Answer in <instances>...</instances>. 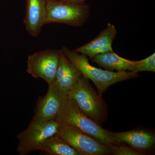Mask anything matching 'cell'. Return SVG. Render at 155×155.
I'll return each mask as SVG.
<instances>
[{
  "label": "cell",
  "instance_id": "obj_1",
  "mask_svg": "<svg viewBox=\"0 0 155 155\" xmlns=\"http://www.w3.org/2000/svg\"><path fill=\"white\" fill-rule=\"evenodd\" d=\"M64 54L79 70L84 77L90 79L97 89V93L102 97L107 89L114 84L138 77V73L133 72H112L96 68L89 63L87 56L75 52L66 46L61 49Z\"/></svg>",
  "mask_w": 155,
  "mask_h": 155
},
{
  "label": "cell",
  "instance_id": "obj_2",
  "mask_svg": "<svg viewBox=\"0 0 155 155\" xmlns=\"http://www.w3.org/2000/svg\"><path fill=\"white\" fill-rule=\"evenodd\" d=\"M67 97L75 101L84 114L101 126L107 119V104L83 75Z\"/></svg>",
  "mask_w": 155,
  "mask_h": 155
},
{
  "label": "cell",
  "instance_id": "obj_3",
  "mask_svg": "<svg viewBox=\"0 0 155 155\" xmlns=\"http://www.w3.org/2000/svg\"><path fill=\"white\" fill-rule=\"evenodd\" d=\"M55 120L77 128L105 145L113 143L108 130L84 114L75 101L67 97L63 101Z\"/></svg>",
  "mask_w": 155,
  "mask_h": 155
},
{
  "label": "cell",
  "instance_id": "obj_4",
  "mask_svg": "<svg viewBox=\"0 0 155 155\" xmlns=\"http://www.w3.org/2000/svg\"><path fill=\"white\" fill-rule=\"evenodd\" d=\"M90 14L89 7L84 3L72 5L63 2L60 0H47L44 25L58 23L79 27L87 21Z\"/></svg>",
  "mask_w": 155,
  "mask_h": 155
},
{
  "label": "cell",
  "instance_id": "obj_5",
  "mask_svg": "<svg viewBox=\"0 0 155 155\" xmlns=\"http://www.w3.org/2000/svg\"><path fill=\"white\" fill-rule=\"evenodd\" d=\"M60 125L56 120L41 122L31 120L26 129L17 136L19 140L17 152L25 155L38 150L46 140L57 133Z\"/></svg>",
  "mask_w": 155,
  "mask_h": 155
},
{
  "label": "cell",
  "instance_id": "obj_6",
  "mask_svg": "<svg viewBox=\"0 0 155 155\" xmlns=\"http://www.w3.org/2000/svg\"><path fill=\"white\" fill-rule=\"evenodd\" d=\"M80 155H106L111 153L105 145L72 126L61 124L56 134Z\"/></svg>",
  "mask_w": 155,
  "mask_h": 155
},
{
  "label": "cell",
  "instance_id": "obj_7",
  "mask_svg": "<svg viewBox=\"0 0 155 155\" xmlns=\"http://www.w3.org/2000/svg\"><path fill=\"white\" fill-rule=\"evenodd\" d=\"M60 50L49 49L39 51L28 56L27 72L35 78L44 80L48 85L55 80Z\"/></svg>",
  "mask_w": 155,
  "mask_h": 155
},
{
  "label": "cell",
  "instance_id": "obj_8",
  "mask_svg": "<svg viewBox=\"0 0 155 155\" xmlns=\"http://www.w3.org/2000/svg\"><path fill=\"white\" fill-rule=\"evenodd\" d=\"M46 94L39 97L32 121L41 122L55 120L63 101L67 96L59 91L54 83L48 85Z\"/></svg>",
  "mask_w": 155,
  "mask_h": 155
},
{
  "label": "cell",
  "instance_id": "obj_9",
  "mask_svg": "<svg viewBox=\"0 0 155 155\" xmlns=\"http://www.w3.org/2000/svg\"><path fill=\"white\" fill-rule=\"evenodd\" d=\"M117 33L115 26L108 23L106 28L96 38L72 51L85 55L91 59L99 54L114 51L112 44Z\"/></svg>",
  "mask_w": 155,
  "mask_h": 155
},
{
  "label": "cell",
  "instance_id": "obj_10",
  "mask_svg": "<svg viewBox=\"0 0 155 155\" xmlns=\"http://www.w3.org/2000/svg\"><path fill=\"white\" fill-rule=\"evenodd\" d=\"M47 0H26L23 23L25 29L33 37L38 36L44 25Z\"/></svg>",
  "mask_w": 155,
  "mask_h": 155
},
{
  "label": "cell",
  "instance_id": "obj_11",
  "mask_svg": "<svg viewBox=\"0 0 155 155\" xmlns=\"http://www.w3.org/2000/svg\"><path fill=\"white\" fill-rule=\"evenodd\" d=\"M108 133L113 143H126L138 149H148L155 144L154 136L144 130H130L117 133L108 130Z\"/></svg>",
  "mask_w": 155,
  "mask_h": 155
},
{
  "label": "cell",
  "instance_id": "obj_12",
  "mask_svg": "<svg viewBox=\"0 0 155 155\" xmlns=\"http://www.w3.org/2000/svg\"><path fill=\"white\" fill-rule=\"evenodd\" d=\"M91 61L108 71L116 72H134L135 61L122 58L114 51L97 55Z\"/></svg>",
  "mask_w": 155,
  "mask_h": 155
},
{
  "label": "cell",
  "instance_id": "obj_13",
  "mask_svg": "<svg viewBox=\"0 0 155 155\" xmlns=\"http://www.w3.org/2000/svg\"><path fill=\"white\" fill-rule=\"evenodd\" d=\"M38 150L48 155H80L76 150L57 134L46 140Z\"/></svg>",
  "mask_w": 155,
  "mask_h": 155
},
{
  "label": "cell",
  "instance_id": "obj_14",
  "mask_svg": "<svg viewBox=\"0 0 155 155\" xmlns=\"http://www.w3.org/2000/svg\"><path fill=\"white\" fill-rule=\"evenodd\" d=\"M81 75L79 70L72 64L63 77L59 80L55 81L54 84L62 94L67 96Z\"/></svg>",
  "mask_w": 155,
  "mask_h": 155
},
{
  "label": "cell",
  "instance_id": "obj_15",
  "mask_svg": "<svg viewBox=\"0 0 155 155\" xmlns=\"http://www.w3.org/2000/svg\"><path fill=\"white\" fill-rule=\"evenodd\" d=\"M155 72V53L143 60L135 61L134 72Z\"/></svg>",
  "mask_w": 155,
  "mask_h": 155
},
{
  "label": "cell",
  "instance_id": "obj_16",
  "mask_svg": "<svg viewBox=\"0 0 155 155\" xmlns=\"http://www.w3.org/2000/svg\"><path fill=\"white\" fill-rule=\"evenodd\" d=\"M111 154L116 155H140L141 153L121 144V143H111L106 145Z\"/></svg>",
  "mask_w": 155,
  "mask_h": 155
},
{
  "label": "cell",
  "instance_id": "obj_17",
  "mask_svg": "<svg viewBox=\"0 0 155 155\" xmlns=\"http://www.w3.org/2000/svg\"><path fill=\"white\" fill-rule=\"evenodd\" d=\"M63 2L72 5H81L84 4V2L87 0H60Z\"/></svg>",
  "mask_w": 155,
  "mask_h": 155
}]
</instances>
